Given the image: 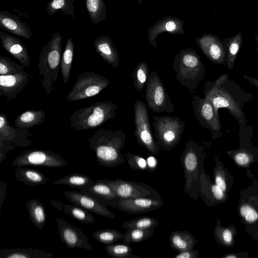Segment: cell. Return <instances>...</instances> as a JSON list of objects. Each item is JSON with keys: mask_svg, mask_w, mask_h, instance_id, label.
<instances>
[{"mask_svg": "<svg viewBox=\"0 0 258 258\" xmlns=\"http://www.w3.org/2000/svg\"><path fill=\"white\" fill-rule=\"evenodd\" d=\"M126 136L121 129L113 131L101 128L88 139L89 147L99 165L112 167L125 163L121 150L125 145Z\"/></svg>", "mask_w": 258, "mask_h": 258, "instance_id": "6da1fadb", "label": "cell"}, {"mask_svg": "<svg viewBox=\"0 0 258 258\" xmlns=\"http://www.w3.org/2000/svg\"><path fill=\"white\" fill-rule=\"evenodd\" d=\"M173 69L179 83L194 94L205 74L204 65L197 51L191 48L181 50L174 57Z\"/></svg>", "mask_w": 258, "mask_h": 258, "instance_id": "7a4b0ae2", "label": "cell"}, {"mask_svg": "<svg viewBox=\"0 0 258 258\" xmlns=\"http://www.w3.org/2000/svg\"><path fill=\"white\" fill-rule=\"evenodd\" d=\"M203 151V147L189 140L179 159L183 168L184 192L195 200L199 195L200 175L205 156Z\"/></svg>", "mask_w": 258, "mask_h": 258, "instance_id": "3957f363", "label": "cell"}, {"mask_svg": "<svg viewBox=\"0 0 258 258\" xmlns=\"http://www.w3.org/2000/svg\"><path fill=\"white\" fill-rule=\"evenodd\" d=\"M62 54V36L54 33L39 54L38 72L43 76L42 86L47 95L53 90L58 77Z\"/></svg>", "mask_w": 258, "mask_h": 258, "instance_id": "277c9868", "label": "cell"}, {"mask_svg": "<svg viewBox=\"0 0 258 258\" xmlns=\"http://www.w3.org/2000/svg\"><path fill=\"white\" fill-rule=\"evenodd\" d=\"M117 105L112 101L95 102L81 108L69 117L70 127L76 131L95 128L113 118L116 114Z\"/></svg>", "mask_w": 258, "mask_h": 258, "instance_id": "5b68a950", "label": "cell"}, {"mask_svg": "<svg viewBox=\"0 0 258 258\" xmlns=\"http://www.w3.org/2000/svg\"><path fill=\"white\" fill-rule=\"evenodd\" d=\"M228 74H224L214 82H207L205 84L204 98L211 103L218 116L219 109L226 108L239 122H242L245 121V118L241 106L223 86V83L228 79Z\"/></svg>", "mask_w": 258, "mask_h": 258, "instance_id": "8992f818", "label": "cell"}, {"mask_svg": "<svg viewBox=\"0 0 258 258\" xmlns=\"http://www.w3.org/2000/svg\"><path fill=\"white\" fill-rule=\"evenodd\" d=\"M153 127L154 137L159 147L171 151L180 142L185 123L178 117L154 115Z\"/></svg>", "mask_w": 258, "mask_h": 258, "instance_id": "52a82bcc", "label": "cell"}, {"mask_svg": "<svg viewBox=\"0 0 258 258\" xmlns=\"http://www.w3.org/2000/svg\"><path fill=\"white\" fill-rule=\"evenodd\" d=\"M134 135L139 145L144 147L153 155H159L160 147L152 131L148 106L139 100L134 103Z\"/></svg>", "mask_w": 258, "mask_h": 258, "instance_id": "ba28073f", "label": "cell"}, {"mask_svg": "<svg viewBox=\"0 0 258 258\" xmlns=\"http://www.w3.org/2000/svg\"><path fill=\"white\" fill-rule=\"evenodd\" d=\"M109 80L93 71L81 73L68 94V101L86 99L99 94L109 85Z\"/></svg>", "mask_w": 258, "mask_h": 258, "instance_id": "9c48e42d", "label": "cell"}, {"mask_svg": "<svg viewBox=\"0 0 258 258\" xmlns=\"http://www.w3.org/2000/svg\"><path fill=\"white\" fill-rule=\"evenodd\" d=\"M145 99L148 109L152 112L171 113L174 111L164 85L155 70L151 72L146 84Z\"/></svg>", "mask_w": 258, "mask_h": 258, "instance_id": "30bf717a", "label": "cell"}, {"mask_svg": "<svg viewBox=\"0 0 258 258\" xmlns=\"http://www.w3.org/2000/svg\"><path fill=\"white\" fill-rule=\"evenodd\" d=\"M67 164L68 162L60 155L42 149L25 150L15 157L12 162L13 166L17 167L34 166L59 168Z\"/></svg>", "mask_w": 258, "mask_h": 258, "instance_id": "8fae6325", "label": "cell"}, {"mask_svg": "<svg viewBox=\"0 0 258 258\" xmlns=\"http://www.w3.org/2000/svg\"><path fill=\"white\" fill-rule=\"evenodd\" d=\"M104 180L113 189L119 198H161L160 194L155 189L143 182L128 181L121 179Z\"/></svg>", "mask_w": 258, "mask_h": 258, "instance_id": "7c38bea8", "label": "cell"}, {"mask_svg": "<svg viewBox=\"0 0 258 258\" xmlns=\"http://www.w3.org/2000/svg\"><path fill=\"white\" fill-rule=\"evenodd\" d=\"M191 103L195 117L199 123L211 131L213 137L215 136L220 131L221 125L211 103L205 98L194 95Z\"/></svg>", "mask_w": 258, "mask_h": 258, "instance_id": "4fadbf2b", "label": "cell"}, {"mask_svg": "<svg viewBox=\"0 0 258 258\" xmlns=\"http://www.w3.org/2000/svg\"><path fill=\"white\" fill-rule=\"evenodd\" d=\"M164 204L161 199L141 197L133 199L117 198L107 205L130 214L149 212L161 208Z\"/></svg>", "mask_w": 258, "mask_h": 258, "instance_id": "5bb4252c", "label": "cell"}, {"mask_svg": "<svg viewBox=\"0 0 258 258\" xmlns=\"http://www.w3.org/2000/svg\"><path fill=\"white\" fill-rule=\"evenodd\" d=\"M60 239L70 248H84L93 251L87 236L79 228L60 218H56Z\"/></svg>", "mask_w": 258, "mask_h": 258, "instance_id": "9a60e30c", "label": "cell"}, {"mask_svg": "<svg viewBox=\"0 0 258 258\" xmlns=\"http://www.w3.org/2000/svg\"><path fill=\"white\" fill-rule=\"evenodd\" d=\"M195 41L204 54L213 62L224 64L226 62V50L222 40L217 36L205 34L201 37H196Z\"/></svg>", "mask_w": 258, "mask_h": 258, "instance_id": "2e32d148", "label": "cell"}, {"mask_svg": "<svg viewBox=\"0 0 258 258\" xmlns=\"http://www.w3.org/2000/svg\"><path fill=\"white\" fill-rule=\"evenodd\" d=\"M33 74L23 71L18 74L0 76V96H5L8 101L15 98L26 87Z\"/></svg>", "mask_w": 258, "mask_h": 258, "instance_id": "e0dca14e", "label": "cell"}, {"mask_svg": "<svg viewBox=\"0 0 258 258\" xmlns=\"http://www.w3.org/2000/svg\"><path fill=\"white\" fill-rule=\"evenodd\" d=\"M64 196L74 204L98 215L115 219V215L105 205L102 204L94 197L78 191H67Z\"/></svg>", "mask_w": 258, "mask_h": 258, "instance_id": "ac0fdd59", "label": "cell"}, {"mask_svg": "<svg viewBox=\"0 0 258 258\" xmlns=\"http://www.w3.org/2000/svg\"><path fill=\"white\" fill-rule=\"evenodd\" d=\"M184 23V21L170 16L158 20L148 31L147 37L150 44L156 48V38L163 32L183 34L185 32L183 28Z\"/></svg>", "mask_w": 258, "mask_h": 258, "instance_id": "d6986e66", "label": "cell"}, {"mask_svg": "<svg viewBox=\"0 0 258 258\" xmlns=\"http://www.w3.org/2000/svg\"><path fill=\"white\" fill-rule=\"evenodd\" d=\"M0 40L3 48L21 64L28 67L30 64L28 51L21 39L4 32H0Z\"/></svg>", "mask_w": 258, "mask_h": 258, "instance_id": "ffe728a7", "label": "cell"}, {"mask_svg": "<svg viewBox=\"0 0 258 258\" xmlns=\"http://www.w3.org/2000/svg\"><path fill=\"white\" fill-rule=\"evenodd\" d=\"M32 136L28 130H21L11 126L6 114L2 112L0 113V142H14L18 146L29 145L31 143L29 138Z\"/></svg>", "mask_w": 258, "mask_h": 258, "instance_id": "44dd1931", "label": "cell"}, {"mask_svg": "<svg viewBox=\"0 0 258 258\" xmlns=\"http://www.w3.org/2000/svg\"><path fill=\"white\" fill-rule=\"evenodd\" d=\"M0 27L19 37L30 39L32 33L19 17L7 11H0Z\"/></svg>", "mask_w": 258, "mask_h": 258, "instance_id": "7402d4cb", "label": "cell"}, {"mask_svg": "<svg viewBox=\"0 0 258 258\" xmlns=\"http://www.w3.org/2000/svg\"><path fill=\"white\" fill-rule=\"evenodd\" d=\"M94 46L97 53L105 62L114 67L119 66V54L109 36H99L94 41Z\"/></svg>", "mask_w": 258, "mask_h": 258, "instance_id": "603a6c76", "label": "cell"}, {"mask_svg": "<svg viewBox=\"0 0 258 258\" xmlns=\"http://www.w3.org/2000/svg\"><path fill=\"white\" fill-rule=\"evenodd\" d=\"M80 191L91 196L105 206L118 198L113 189L104 180L94 181L91 185L80 189Z\"/></svg>", "mask_w": 258, "mask_h": 258, "instance_id": "cb8c5ba5", "label": "cell"}, {"mask_svg": "<svg viewBox=\"0 0 258 258\" xmlns=\"http://www.w3.org/2000/svg\"><path fill=\"white\" fill-rule=\"evenodd\" d=\"M45 118V112L42 109H29L16 117L14 120L15 125L21 130H28L42 124Z\"/></svg>", "mask_w": 258, "mask_h": 258, "instance_id": "d4e9b609", "label": "cell"}, {"mask_svg": "<svg viewBox=\"0 0 258 258\" xmlns=\"http://www.w3.org/2000/svg\"><path fill=\"white\" fill-rule=\"evenodd\" d=\"M15 174L17 181L31 186L44 185L49 180L48 178L38 170L22 166L18 167L15 169Z\"/></svg>", "mask_w": 258, "mask_h": 258, "instance_id": "484cf974", "label": "cell"}, {"mask_svg": "<svg viewBox=\"0 0 258 258\" xmlns=\"http://www.w3.org/2000/svg\"><path fill=\"white\" fill-rule=\"evenodd\" d=\"M169 241L170 247L178 252L194 249L198 242L193 234L186 230L173 231L170 235Z\"/></svg>", "mask_w": 258, "mask_h": 258, "instance_id": "4316f807", "label": "cell"}, {"mask_svg": "<svg viewBox=\"0 0 258 258\" xmlns=\"http://www.w3.org/2000/svg\"><path fill=\"white\" fill-rule=\"evenodd\" d=\"M53 256L49 252L33 248H4L0 251V258H52Z\"/></svg>", "mask_w": 258, "mask_h": 258, "instance_id": "83f0119b", "label": "cell"}, {"mask_svg": "<svg viewBox=\"0 0 258 258\" xmlns=\"http://www.w3.org/2000/svg\"><path fill=\"white\" fill-rule=\"evenodd\" d=\"M226 52V64L230 70L233 69L235 60L241 48L242 42L241 32L235 34L230 38L222 40Z\"/></svg>", "mask_w": 258, "mask_h": 258, "instance_id": "f1b7e54d", "label": "cell"}, {"mask_svg": "<svg viewBox=\"0 0 258 258\" xmlns=\"http://www.w3.org/2000/svg\"><path fill=\"white\" fill-rule=\"evenodd\" d=\"M26 207L31 222L39 230H42L46 219L44 205L36 199H32L27 201Z\"/></svg>", "mask_w": 258, "mask_h": 258, "instance_id": "f546056e", "label": "cell"}, {"mask_svg": "<svg viewBox=\"0 0 258 258\" xmlns=\"http://www.w3.org/2000/svg\"><path fill=\"white\" fill-rule=\"evenodd\" d=\"M93 182L94 181L86 174L73 173L58 179L52 183L55 185L64 184L80 190L90 186Z\"/></svg>", "mask_w": 258, "mask_h": 258, "instance_id": "4dcf8cb0", "label": "cell"}, {"mask_svg": "<svg viewBox=\"0 0 258 258\" xmlns=\"http://www.w3.org/2000/svg\"><path fill=\"white\" fill-rule=\"evenodd\" d=\"M74 54V45L72 39L69 38L67 40L64 50L62 55L60 71L64 84L68 83L73 64Z\"/></svg>", "mask_w": 258, "mask_h": 258, "instance_id": "1f68e13d", "label": "cell"}, {"mask_svg": "<svg viewBox=\"0 0 258 258\" xmlns=\"http://www.w3.org/2000/svg\"><path fill=\"white\" fill-rule=\"evenodd\" d=\"M86 9L93 24L104 21L106 17V9L104 0H85Z\"/></svg>", "mask_w": 258, "mask_h": 258, "instance_id": "d6a6232c", "label": "cell"}, {"mask_svg": "<svg viewBox=\"0 0 258 258\" xmlns=\"http://www.w3.org/2000/svg\"><path fill=\"white\" fill-rule=\"evenodd\" d=\"M76 0H51L47 4L46 12L49 16L60 11L75 18L74 3Z\"/></svg>", "mask_w": 258, "mask_h": 258, "instance_id": "836d02e7", "label": "cell"}, {"mask_svg": "<svg viewBox=\"0 0 258 258\" xmlns=\"http://www.w3.org/2000/svg\"><path fill=\"white\" fill-rule=\"evenodd\" d=\"M63 211L72 218L86 224H93L95 218L88 211L77 205H64Z\"/></svg>", "mask_w": 258, "mask_h": 258, "instance_id": "e575fe53", "label": "cell"}, {"mask_svg": "<svg viewBox=\"0 0 258 258\" xmlns=\"http://www.w3.org/2000/svg\"><path fill=\"white\" fill-rule=\"evenodd\" d=\"M104 249L107 254L112 258H142L134 255L130 245L124 243L107 244Z\"/></svg>", "mask_w": 258, "mask_h": 258, "instance_id": "d590c367", "label": "cell"}, {"mask_svg": "<svg viewBox=\"0 0 258 258\" xmlns=\"http://www.w3.org/2000/svg\"><path fill=\"white\" fill-rule=\"evenodd\" d=\"M149 71L148 65L145 61L139 62L134 70L132 74L133 84L138 91H142L146 85L150 75Z\"/></svg>", "mask_w": 258, "mask_h": 258, "instance_id": "8d00e7d4", "label": "cell"}, {"mask_svg": "<svg viewBox=\"0 0 258 258\" xmlns=\"http://www.w3.org/2000/svg\"><path fill=\"white\" fill-rule=\"evenodd\" d=\"M159 224V221L155 218L150 216H142L130 221L125 222L122 227L126 229H155Z\"/></svg>", "mask_w": 258, "mask_h": 258, "instance_id": "74e56055", "label": "cell"}, {"mask_svg": "<svg viewBox=\"0 0 258 258\" xmlns=\"http://www.w3.org/2000/svg\"><path fill=\"white\" fill-rule=\"evenodd\" d=\"M92 235L97 241L109 244L123 239L124 234L117 229L108 228L96 231Z\"/></svg>", "mask_w": 258, "mask_h": 258, "instance_id": "f35d334b", "label": "cell"}, {"mask_svg": "<svg viewBox=\"0 0 258 258\" xmlns=\"http://www.w3.org/2000/svg\"><path fill=\"white\" fill-rule=\"evenodd\" d=\"M154 229H131L124 233L123 241L130 245L131 243H138L145 240L153 235Z\"/></svg>", "mask_w": 258, "mask_h": 258, "instance_id": "ab89813d", "label": "cell"}, {"mask_svg": "<svg viewBox=\"0 0 258 258\" xmlns=\"http://www.w3.org/2000/svg\"><path fill=\"white\" fill-rule=\"evenodd\" d=\"M24 66L12 61L9 58L0 55V75H10L18 74L24 70Z\"/></svg>", "mask_w": 258, "mask_h": 258, "instance_id": "60d3db41", "label": "cell"}, {"mask_svg": "<svg viewBox=\"0 0 258 258\" xmlns=\"http://www.w3.org/2000/svg\"><path fill=\"white\" fill-rule=\"evenodd\" d=\"M130 168L139 171L147 169L146 159L138 155L127 153L123 154Z\"/></svg>", "mask_w": 258, "mask_h": 258, "instance_id": "b9f144b4", "label": "cell"}, {"mask_svg": "<svg viewBox=\"0 0 258 258\" xmlns=\"http://www.w3.org/2000/svg\"><path fill=\"white\" fill-rule=\"evenodd\" d=\"M241 216L247 223H252L258 220V213L251 206L247 204L242 205L239 209Z\"/></svg>", "mask_w": 258, "mask_h": 258, "instance_id": "7bdbcfd3", "label": "cell"}, {"mask_svg": "<svg viewBox=\"0 0 258 258\" xmlns=\"http://www.w3.org/2000/svg\"><path fill=\"white\" fill-rule=\"evenodd\" d=\"M216 238L227 245L231 244L233 241V235L231 230L228 228L216 226L215 231Z\"/></svg>", "mask_w": 258, "mask_h": 258, "instance_id": "ee69618b", "label": "cell"}, {"mask_svg": "<svg viewBox=\"0 0 258 258\" xmlns=\"http://www.w3.org/2000/svg\"><path fill=\"white\" fill-rule=\"evenodd\" d=\"M235 163L241 166L248 165L252 161V155L246 151H238L233 156Z\"/></svg>", "mask_w": 258, "mask_h": 258, "instance_id": "f6af8a7d", "label": "cell"}, {"mask_svg": "<svg viewBox=\"0 0 258 258\" xmlns=\"http://www.w3.org/2000/svg\"><path fill=\"white\" fill-rule=\"evenodd\" d=\"M215 183L219 186L224 192L226 191L227 185L224 172L219 166H216L214 170Z\"/></svg>", "mask_w": 258, "mask_h": 258, "instance_id": "bcb514c9", "label": "cell"}, {"mask_svg": "<svg viewBox=\"0 0 258 258\" xmlns=\"http://www.w3.org/2000/svg\"><path fill=\"white\" fill-rule=\"evenodd\" d=\"M199 251L198 250L191 249L181 252H178L174 258H198Z\"/></svg>", "mask_w": 258, "mask_h": 258, "instance_id": "7dc6e473", "label": "cell"}, {"mask_svg": "<svg viewBox=\"0 0 258 258\" xmlns=\"http://www.w3.org/2000/svg\"><path fill=\"white\" fill-rule=\"evenodd\" d=\"M147 169V171L153 172H154L157 166L158 161L157 159L153 156H149L146 159Z\"/></svg>", "mask_w": 258, "mask_h": 258, "instance_id": "c3c4849f", "label": "cell"}, {"mask_svg": "<svg viewBox=\"0 0 258 258\" xmlns=\"http://www.w3.org/2000/svg\"><path fill=\"white\" fill-rule=\"evenodd\" d=\"M243 77L258 89V79L249 77L246 75H244Z\"/></svg>", "mask_w": 258, "mask_h": 258, "instance_id": "681fc988", "label": "cell"}, {"mask_svg": "<svg viewBox=\"0 0 258 258\" xmlns=\"http://www.w3.org/2000/svg\"><path fill=\"white\" fill-rule=\"evenodd\" d=\"M254 37V39H255V40L256 41V46H257V47H256V50H257V51L258 52V35L255 34Z\"/></svg>", "mask_w": 258, "mask_h": 258, "instance_id": "f907efd6", "label": "cell"}, {"mask_svg": "<svg viewBox=\"0 0 258 258\" xmlns=\"http://www.w3.org/2000/svg\"><path fill=\"white\" fill-rule=\"evenodd\" d=\"M225 257L226 258H237V256L235 255H233V254H232V255H228L227 256H225Z\"/></svg>", "mask_w": 258, "mask_h": 258, "instance_id": "816d5d0a", "label": "cell"}]
</instances>
